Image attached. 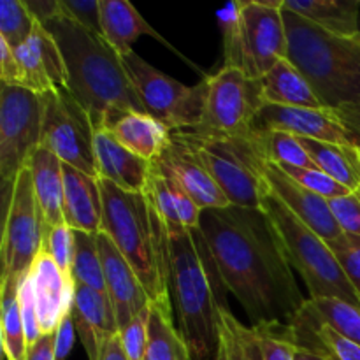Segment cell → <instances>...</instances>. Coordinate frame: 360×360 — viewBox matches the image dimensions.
<instances>
[{"mask_svg": "<svg viewBox=\"0 0 360 360\" xmlns=\"http://www.w3.org/2000/svg\"><path fill=\"white\" fill-rule=\"evenodd\" d=\"M199 231L250 327L290 326L306 299L267 214L241 206L204 210Z\"/></svg>", "mask_w": 360, "mask_h": 360, "instance_id": "6da1fadb", "label": "cell"}, {"mask_svg": "<svg viewBox=\"0 0 360 360\" xmlns=\"http://www.w3.org/2000/svg\"><path fill=\"white\" fill-rule=\"evenodd\" d=\"M171 238V297L178 333L190 360H225L227 287L199 229H174Z\"/></svg>", "mask_w": 360, "mask_h": 360, "instance_id": "7a4b0ae2", "label": "cell"}, {"mask_svg": "<svg viewBox=\"0 0 360 360\" xmlns=\"http://www.w3.org/2000/svg\"><path fill=\"white\" fill-rule=\"evenodd\" d=\"M62 51L67 90L90 115L95 129L129 112H146L123 67V60L101 34L58 16L44 25Z\"/></svg>", "mask_w": 360, "mask_h": 360, "instance_id": "3957f363", "label": "cell"}, {"mask_svg": "<svg viewBox=\"0 0 360 360\" xmlns=\"http://www.w3.org/2000/svg\"><path fill=\"white\" fill-rule=\"evenodd\" d=\"M104 232L139 276L151 302L171 304V238L146 192L98 178Z\"/></svg>", "mask_w": 360, "mask_h": 360, "instance_id": "277c9868", "label": "cell"}, {"mask_svg": "<svg viewBox=\"0 0 360 360\" xmlns=\"http://www.w3.org/2000/svg\"><path fill=\"white\" fill-rule=\"evenodd\" d=\"M287 58L308 79L327 109L360 105V35L341 37L283 9Z\"/></svg>", "mask_w": 360, "mask_h": 360, "instance_id": "5b68a950", "label": "cell"}, {"mask_svg": "<svg viewBox=\"0 0 360 360\" xmlns=\"http://www.w3.org/2000/svg\"><path fill=\"white\" fill-rule=\"evenodd\" d=\"M260 210L276 231L285 257L299 273L309 299L338 297L360 306V299L327 243L302 224L274 193L267 192Z\"/></svg>", "mask_w": 360, "mask_h": 360, "instance_id": "8992f818", "label": "cell"}, {"mask_svg": "<svg viewBox=\"0 0 360 360\" xmlns=\"http://www.w3.org/2000/svg\"><path fill=\"white\" fill-rule=\"evenodd\" d=\"M171 136L197 155L231 206L257 207L269 192L262 176L266 158L250 136H227L207 130H172Z\"/></svg>", "mask_w": 360, "mask_h": 360, "instance_id": "52a82bcc", "label": "cell"}, {"mask_svg": "<svg viewBox=\"0 0 360 360\" xmlns=\"http://www.w3.org/2000/svg\"><path fill=\"white\" fill-rule=\"evenodd\" d=\"M122 60L134 84V90L148 115L164 123L171 132L192 130L202 125L207 79L195 86H186L155 69L137 53H127Z\"/></svg>", "mask_w": 360, "mask_h": 360, "instance_id": "ba28073f", "label": "cell"}, {"mask_svg": "<svg viewBox=\"0 0 360 360\" xmlns=\"http://www.w3.org/2000/svg\"><path fill=\"white\" fill-rule=\"evenodd\" d=\"M44 95L21 86L0 88V178L4 190L28 165L42 141Z\"/></svg>", "mask_w": 360, "mask_h": 360, "instance_id": "9c48e42d", "label": "cell"}, {"mask_svg": "<svg viewBox=\"0 0 360 360\" xmlns=\"http://www.w3.org/2000/svg\"><path fill=\"white\" fill-rule=\"evenodd\" d=\"M44 217L35 199L30 169L25 167L11 190L2 236V280H21L44 250Z\"/></svg>", "mask_w": 360, "mask_h": 360, "instance_id": "30bf717a", "label": "cell"}, {"mask_svg": "<svg viewBox=\"0 0 360 360\" xmlns=\"http://www.w3.org/2000/svg\"><path fill=\"white\" fill-rule=\"evenodd\" d=\"M42 95L44 122L41 146L48 148L63 164L98 178L94 153L95 127L90 115L67 88Z\"/></svg>", "mask_w": 360, "mask_h": 360, "instance_id": "8fae6325", "label": "cell"}, {"mask_svg": "<svg viewBox=\"0 0 360 360\" xmlns=\"http://www.w3.org/2000/svg\"><path fill=\"white\" fill-rule=\"evenodd\" d=\"M262 105L257 81L250 79L241 69L221 67L214 76L207 77L206 111L202 125L197 129L250 136L253 118Z\"/></svg>", "mask_w": 360, "mask_h": 360, "instance_id": "7c38bea8", "label": "cell"}, {"mask_svg": "<svg viewBox=\"0 0 360 360\" xmlns=\"http://www.w3.org/2000/svg\"><path fill=\"white\" fill-rule=\"evenodd\" d=\"M285 0H243V72L257 81L288 55Z\"/></svg>", "mask_w": 360, "mask_h": 360, "instance_id": "4fadbf2b", "label": "cell"}, {"mask_svg": "<svg viewBox=\"0 0 360 360\" xmlns=\"http://www.w3.org/2000/svg\"><path fill=\"white\" fill-rule=\"evenodd\" d=\"M262 130H280V132L294 134L302 139L355 146L352 134L333 109L285 108V105L264 104L253 118L250 132H262Z\"/></svg>", "mask_w": 360, "mask_h": 360, "instance_id": "5bb4252c", "label": "cell"}, {"mask_svg": "<svg viewBox=\"0 0 360 360\" xmlns=\"http://www.w3.org/2000/svg\"><path fill=\"white\" fill-rule=\"evenodd\" d=\"M97 243L104 267L105 294L115 309L118 329L123 330L141 311L150 308L151 301L136 271L120 253L111 238L104 232H98Z\"/></svg>", "mask_w": 360, "mask_h": 360, "instance_id": "9a60e30c", "label": "cell"}, {"mask_svg": "<svg viewBox=\"0 0 360 360\" xmlns=\"http://www.w3.org/2000/svg\"><path fill=\"white\" fill-rule=\"evenodd\" d=\"M262 176L269 192L274 193L302 224L308 225L323 241H333L345 234L334 220L327 199L299 185L273 162H264Z\"/></svg>", "mask_w": 360, "mask_h": 360, "instance_id": "2e32d148", "label": "cell"}, {"mask_svg": "<svg viewBox=\"0 0 360 360\" xmlns=\"http://www.w3.org/2000/svg\"><path fill=\"white\" fill-rule=\"evenodd\" d=\"M155 162L167 169L200 210L231 206L225 193L193 151L171 136L169 144Z\"/></svg>", "mask_w": 360, "mask_h": 360, "instance_id": "e0dca14e", "label": "cell"}, {"mask_svg": "<svg viewBox=\"0 0 360 360\" xmlns=\"http://www.w3.org/2000/svg\"><path fill=\"white\" fill-rule=\"evenodd\" d=\"M30 278L34 283L39 326L42 334H53L63 316L72 311L76 283L63 276L46 250H42L35 260Z\"/></svg>", "mask_w": 360, "mask_h": 360, "instance_id": "ac0fdd59", "label": "cell"}, {"mask_svg": "<svg viewBox=\"0 0 360 360\" xmlns=\"http://www.w3.org/2000/svg\"><path fill=\"white\" fill-rule=\"evenodd\" d=\"M94 153L98 178L108 179L127 192L146 190L151 162L127 150L105 127L95 129Z\"/></svg>", "mask_w": 360, "mask_h": 360, "instance_id": "d6986e66", "label": "cell"}, {"mask_svg": "<svg viewBox=\"0 0 360 360\" xmlns=\"http://www.w3.org/2000/svg\"><path fill=\"white\" fill-rule=\"evenodd\" d=\"M72 316L77 336L83 343L88 359L98 360L104 345L120 333L115 309L108 294L76 285Z\"/></svg>", "mask_w": 360, "mask_h": 360, "instance_id": "ffe728a7", "label": "cell"}, {"mask_svg": "<svg viewBox=\"0 0 360 360\" xmlns=\"http://www.w3.org/2000/svg\"><path fill=\"white\" fill-rule=\"evenodd\" d=\"M144 192L153 202L167 231L174 229H190L195 231L200 225L202 210L192 200L181 185L176 181L174 176L162 167L158 162H151L150 179Z\"/></svg>", "mask_w": 360, "mask_h": 360, "instance_id": "44dd1931", "label": "cell"}, {"mask_svg": "<svg viewBox=\"0 0 360 360\" xmlns=\"http://www.w3.org/2000/svg\"><path fill=\"white\" fill-rule=\"evenodd\" d=\"M63 218L72 231L98 234L102 195L98 178L63 164Z\"/></svg>", "mask_w": 360, "mask_h": 360, "instance_id": "7402d4cb", "label": "cell"}, {"mask_svg": "<svg viewBox=\"0 0 360 360\" xmlns=\"http://www.w3.org/2000/svg\"><path fill=\"white\" fill-rule=\"evenodd\" d=\"M34 179L35 199L44 217L46 239L53 229L65 224L63 218V162L44 146H39L28 160ZM46 243V241H44Z\"/></svg>", "mask_w": 360, "mask_h": 360, "instance_id": "603a6c76", "label": "cell"}, {"mask_svg": "<svg viewBox=\"0 0 360 360\" xmlns=\"http://www.w3.org/2000/svg\"><path fill=\"white\" fill-rule=\"evenodd\" d=\"M262 104L285 105V108L327 109L316 97L301 70L288 58L280 60L266 76L257 79Z\"/></svg>", "mask_w": 360, "mask_h": 360, "instance_id": "cb8c5ba5", "label": "cell"}, {"mask_svg": "<svg viewBox=\"0 0 360 360\" xmlns=\"http://www.w3.org/2000/svg\"><path fill=\"white\" fill-rule=\"evenodd\" d=\"M288 334L295 347L316 352L327 360H360V345L316 320L306 306H302L294 322L288 326Z\"/></svg>", "mask_w": 360, "mask_h": 360, "instance_id": "d4e9b609", "label": "cell"}, {"mask_svg": "<svg viewBox=\"0 0 360 360\" xmlns=\"http://www.w3.org/2000/svg\"><path fill=\"white\" fill-rule=\"evenodd\" d=\"M108 130L127 150L148 162L157 160L171 139V130L148 112H129Z\"/></svg>", "mask_w": 360, "mask_h": 360, "instance_id": "484cf974", "label": "cell"}, {"mask_svg": "<svg viewBox=\"0 0 360 360\" xmlns=\"http://www.w3.org/2000/svg\"><path fill=\"white\" fill-rule=\"evenodd\" d=\"M283 9L299 14L329 34L359 35V0H285Z\"/></svg>", "mask_w": 360, "mask_h": 360, "instance_id": "4316f807", "label": "cell"}, {"mask_svg": "<svg viewBox=\"0 0 360 360\" xmlns=\"http://www.w3.org/2000/svg\"><path fill=\"white\" fill-rule=\"evenodd\" d=\"M101 27L102 37L120 56L134 51L132 44L141 35H151L164 41L127 0H101Z\"/></svg>", "mask_w": 360, "mask_h": 360, "instance_id": "83f0119b", "label": "cell"}, {"mask_svg": "<svg viewBox=\"0 0 360 360\" xmlns=\"http://www.w3.org/2000/svg\"><path fill=\"white\" fill-rule=\"evenodd\" d=\"M225 322L234 333L245 360H294L295 345L288 327H246L231 311L225 315Z\"/></svg>", "mask_w": 360, "mask_h": 360, "instance_id": "f1b7e54d", "label": "cell"}, {"mask_svg": "<svg viewBox=\"0 0 360 360\" xmlns=\"http://www.w3.org/2000/svg\"><path fill=\"white\" fill-rule=\"evenodd\" d=\"M302 148L311 158L313 164L347 186L348 190L355 192L360 190V150L355 146H343V144L323 143V141L315 139H302Z\"/></svg>", "mask_w": 360, "mask_h": 360, "instance_id": "f546056e", "label": "cell"}, {"mask_svg": "<svg viewBox=\"0 0 360 360\" xmlns=\"http://www.w3.org/2000/svg\"><path fill=\"white\" fill-rule=\"evenodd\" d=\"M144 360H190L185 343L172 322V304L151 302Z\"/></svg>", "mask_w": 360, "mask_h": 360, "instance_id": "4dcf8cb0", "label": "cell"}, {"mask_svg": "<svg viewBox=\"0 0 360 360\" xmlns=\"http://www.w3.org/2000/svg\"><path fill=\"white\" fill-rule=\"evenodd\" d=\"M20 281L2 280L0 299H2V347L7 360H27L28 343L25 334L23 316L20 308Z\"/></svg>", "mask_w": 360, "mask_h": 360, "instance_id": "1f68e13d", "label": "cell"}, {"mask_svg": "<svg viewBox=\"0 0 360 360\" xmlns=\"http://www.w3.org/2000/svg\"><path fill=\"white\" fill-rule=\"evenodd\" d=\"M250 139L267 162L306 169L316 167L302 148L299 137L294 134L280 132V130H262V132H250Z\"/></svg>", "mask_w": 360, "mask_h": 360, "instance_id": "d6a6232c", "label": "cell"}, {"mask_svg": "<svg viewBox=\"0 0 360 360\" xmlns=\"http://www.w3.org/2000/svg\"><path fill=\"white\" fill-rule=\"evenodd\" d=\"M308 311L347 340L360 345V306L338 297L306 299Z\"/></svg>", "mask_w": 360, "mask_h": 360, "instance_id": "836d02e7", "label": "cell"}, {"mask_svg": "<svg viewBox=\"0 0 360 360\" xmlns=\"http://www.w3.org/2000/svg\"><path fill=\"white\" fill-rule=\"evenodd\" d=\"M98 234L74 231V264L72 278L76 285L91 288L105 294L104 267H102L101 253H98Z\"/></svg>", "mask_w": 360, "mask_h": 360, "instance_id": "e575fe53", "label": "cell"}, {"mask_svg": "<svg viewBox=\"0 0 360 360\" xmlns=\"http://www.w3.org/2000/svg\"><path fill=\"white\" fill-rule=\"evenodd\" d=\"M217 20L224 39V67L243 70V0L227 4Z\"/></svg>", "mask_w": 360, "mask_h": 360, "instance_id": "d590c367", "label": "cell"}, {"mask_svg": "<svg viewBox=\"0 0 360 360\" xmlns=\"http://www.w3.org/2000/svg\"><path fill=\"white\" fill-rule=\"evenodd\" d=\"M37 20L28 11L25 0H2L0 2V39L11 49L23 44L34 32Z\"/></svg>", "mask_w": 360, "mask_h": 360, "instance_id": "8d00e7d4", "label": "cell"}, {"mask_svg": "<svg viewBox=\"0 0 360 360\" xmlns=\"http://www.w3.org/2000/svg\"><path fill=\"white\" fill-rule=\"evenodd\" d=\"M27 42L35 49V53H37L39 58H41L46 72H48L49 79H51L53 88H55V90H58V88H67L65 62H63V56L58 44H56L53 35L48 32V28L37 21V25H35L30 37L27 39Z\"/></svg>", "mask_w": 360, "mask_h": 360, "instance_id": "74e56055", "label": "cell"}, {"mask_svg": "<svg viewBox=\"0 0 360 360\" xmlns=\"http://www.w3.org/2000/svg\"><path fill=\"white\" fill-rule=\"evenodd\" d=\"M285 174L290 176L292 179L302 185L304 188L311 190L316 195L323 197V199H334V197H343L348 195L352 190H348L347 186H343L341 183H338L336 179H333L330 176H327L326 172L320 171L319 167L315 169H306V167H295V165H285V164H276Z\"/></svg>", "mask_w": 360, "mask_h": 360, "instance_id": "f35d334b", "label": "cell"}, {"mask_svg": "<svg viewBox=\"0 0 360 360\" xmlns=\"http://www.w3.org/2000/svg\"><path fill=\"white\" fill-rule=\"evenodd\" d=\"M13 53L23 70V88L35 91V94H48V91L55 90L41 58L27 41L14 48Z\"/></svg>", "mask_w": 360, "mask_h": 360, "instance_id": "ab89813d", "label": "cell"}, {"mask_svg": "<svg viewBox=\"0 0 360 360\" xmlns=\"http://www.w3.org/2000/svg\"><path fill=\"white\" fill-rule=\"evenodd\" d=\"M326 243L338 259V262L341 264L345 274H347L360 299V236L343 234L341 238Z\"/></svg>", "mask_w": 360, "mask_h": 360, "instance_id": "60d3db41", "label": "cell"}, {"mask_svg": "<svg viewBox=\"0 0 360 360\" xmlns=\"http://www.w3.org/2000/svg\"><path fill=\"white\" fill-rule=\"evenodd\" d=\"M74 231L67 224L53 229L49 232L48 239L44 243V250L49 253L58 269L62 271L63 276L72 278V264H74Z\"/></svg>", "mask_w": 360, "mask_h": 360, "instance_id": "b9f144b4", "label": "cell"}, {"mask_svg": "<svg viewBox=\"0 0 360 360\" xmlns=\"http://www.w3.org/2000/svg\"><path fill=\"white\" fill-rule=\"evenodd\" d=\"M148 323H150V308L141 311L125 329L120 330V340L129 360H144L146 357Z\"/></svg>", "mask_w": 360, "mask_h": 360, "instance_id": "7bdbcfd3", "label": "cell"}, {"mask_svg": "<svg viewBox=\"0 0 360 360\" xmlns=\"http://www.w3.org/2000/svg\"><path fill=\"white\" fill-rule=\"evenodd\" d=\"M334 220L345 234L360 236V190L327 200Z\"/></svg>", "mask_w": 360, "mask_h": 360, "instance_id": "ee69618b", "label": "cell"}, {"mask_svg": "<svg viewBox=\"0 0 360 360\" xmlns=\"http://www.w3.org/2000/svg\"><path fill=\"white\" fill-rule=\"evenodd\" d=\"M62 16L102 35L101 0H58Z\"/></svg>", "mask_w": 360, "mask_h": 360, "instance_id": "f6af8a7d", "label": "cell"}, {"mask_svg": "<svg viewBox=\"0 0 360 360\" xmlns=\"http://www.w3.org/2000/svg\"><path fill=\"white\" fill-rule=\"evenodd\" d=\"M20 308H21V316H23L27 343L28 347H30V345H34L35 341L42 336L41 326H39L37 304H35L34 283H32L30 273H28L27 276L21 278L20 281Z\"/></svg>", "mask_w": 360, "mask_h": 360, "instance_id": "bcb514c9", "label": "cell"}, {"mask_svg": "<svg viewBox=\"0 0 360 360\" xmlns=\"http://www.w3.org/2000/svg\"><path fill=\"white\" fill-rule=\"evenodd\" d=\"M0 79L2 84L23 88V70L13 49L4 39H0Z\"/></svg>", "mask_w": 360, "mask_h": 360, "instance_id": "7dc6e473", "label": "cell"}, {"mask_svg": "<svg viewBox=\"0 0 360 360\" xmlns=\"http://www.w3.org/2000/svg\"><path fill=\"white\" fill-rule=\"evenodd\" d=\"M76 323H74L72 311L67 313L58 323L56 330L53 333L55 336V357L56 360H65L74 348V340H76Z\"/></svg>", "mask_w": 360, "mask_h": 360, "instance_id": "c3c4849f", "label": "cell"}, {"mask_svg": "<svg viewBox=\"0 0 360 360\" xmlns=\"http://www.w3.org/2000/svg\"><path fill=\"white\" fill-rule=\"evenodd\" d=\"M25 4L41 25H46L55 18L62 16L58 0H25Z\"/></svg>", "mask_w": 360, "mask_h": 360, "instance_id": "681fc988", "label": "cell"}, {"mask_svg": "<svg viewBox=\"0 0 360 360\" xmlns=\"http://www.w3.org/2000/svg\"><path fill=\"white\" fill-rule=\"evenodd\" d=\"M27 360H56L55 336L53 334H42L34 345L28 347Z\"/></svg>", "mask_w": 360, "mask_h": 360, "instance_id": "f907efd6", "label": "cell"}, {"mask_svg": "<svg viewBox=\"0 0 360 360\" xmlns=\"http://www.w3.org/2000/svg\"><path fill=\"white\" fill-rule=\"evenodd\" d=\"M336 116L341 120L348 132L354 137L355 146L360 150V105H350V108L336 109Z\"/></svg>", "mask_w": 360, "mask_h": 360, "instance_id": "816d5d0a", "label": "cell"}, {"mask_svg": "<svg viewBox=\"0 0 360 360\" xmlns=\"http://www.w3.org/2000/svg\"><path fill=\"white\" fill-rule=\"evenodd\" d=\"M98 360H129L125 350H123L122 340H120V333L116 334V336H112L111 340L104 345Z\"/></svg>", "mask_w": 360, "mask_h": 360, "instance_id": "f5cc1de1", "label": "cell"}, {"mask_svg": "<svg viewBox=\"0 0 360 360\" xmlns=\"http://www.w3.org/2000/svg\"><path fill=\"white\" fill-rule=\"evenodd\" d=\"M224 355L225 360H245L241 348H239L238 340H236L234 333H232L231 327L227 326V322H225L224 330Z\"/></svg>", "mask_w": 360, "mask_h": 360, "instance_id": "db71d44e", "label": "cell"}, {"mask_svg": "<svg viewBox=\"0 0 360 360\" xmlns=\"http://www.w3.org/2000/svg\"><path fill=\"white\" fill-rule=\"evenodd\" d=\"M294 360H327L323 355L316 354V352L308 350V348H301V347H295L294 352Z\"/></svg>", "mask_w": 360, "mask_h": 360, "instance_id": "11a10c76", "label": "cell"}, {"mask_svg": "<svg viewBox=\"0 0 360 360\" xmlns=\"http://www.w3.org/2000/svg\"><path fill=\"white\" fill-rule=\"evenodd\" d=\"M359 35H360V9H359Z\"/></svg>", "mask_w": 360, "mask_h": 360, "instance_id": "9f6ffc18", "label": "cell"}]
</instances>
